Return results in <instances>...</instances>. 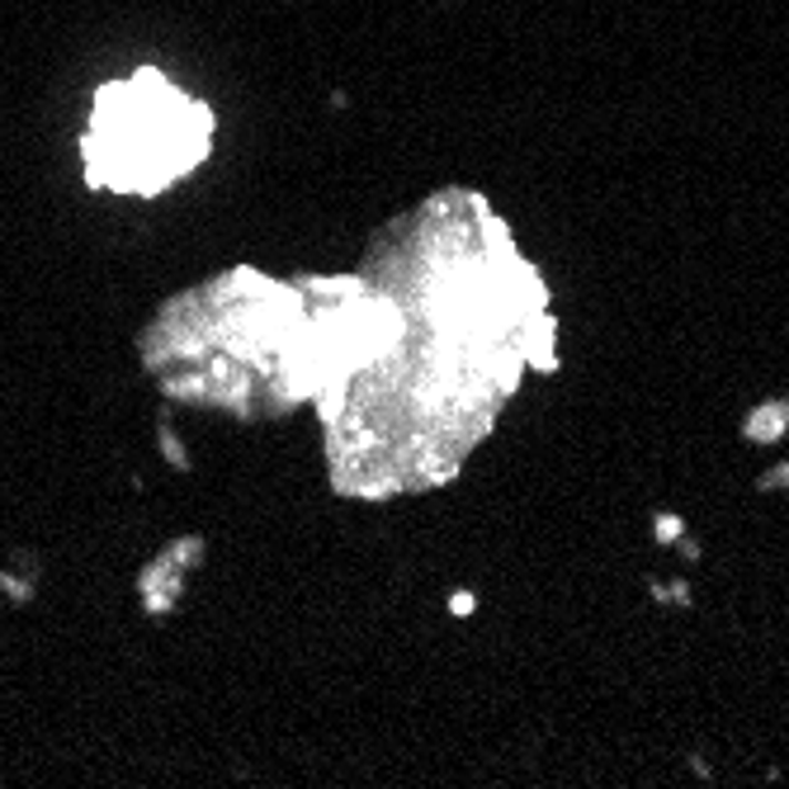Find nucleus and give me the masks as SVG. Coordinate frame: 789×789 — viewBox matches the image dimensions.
<instances>
[{
  "label": "nucleus",
  "mask_w": 789,
  "mask_h": 789,
  "mask_svg": "<svg viewBox=\"0 0 789 789\" xmlns=\"http://www.w3.org/2000/svg\"><path fill=\"white\" fill-rule=\"evenodd\" d=\"M785 430H789V397L785 402H770V407L747 416V435H751V440H780Z\"/></svg>",
  "instance_id": "nucleus-1"
},
{
  "label": "nucleus",
  "mask_w": 789,
  "mask_h": 789,
  "mask_svg": "<svg viewBox=\"0 0 789 789\" xmlns=\"http://www.w3.org/2000/svg\"><path fill=\"white\" fill-rule=\"evenodd\" d=\"M657 534L672 543V539H681V520L676 516H657Z\"/></svg>",
  "instance_id": "nucleus-2"
},
{
  "label": "nucleus",
  "mask_w": 789,
  "mask_h": 789,
  "mask_svg": "<svg viewBox=\"0 0 789 789\" xmlns=\"http://www.w3.org/2000/svg\"><path fill=\"white\" fill-rule=\"evenodd\" d=\"M766 487H789V464L770 473V478H766Z\"/></svg>",
  "instance_id": "nucleus-3"
},
{
  "label": "nucleus",
  "mask_w": 789,
  "mask_h": 789,
  "mask_svg": "<svg viewBox=\"0 0 789 789\" xmlns=\"http://www.w3.org/2000/svg\"><path fill=\"white\" fill-rule=\"evenodd\" d=\"M449 610H459V615H468V610H473V595H454Z\"/></svg>",
  "instance_id": "nucleus-4"
}]
</instances>
